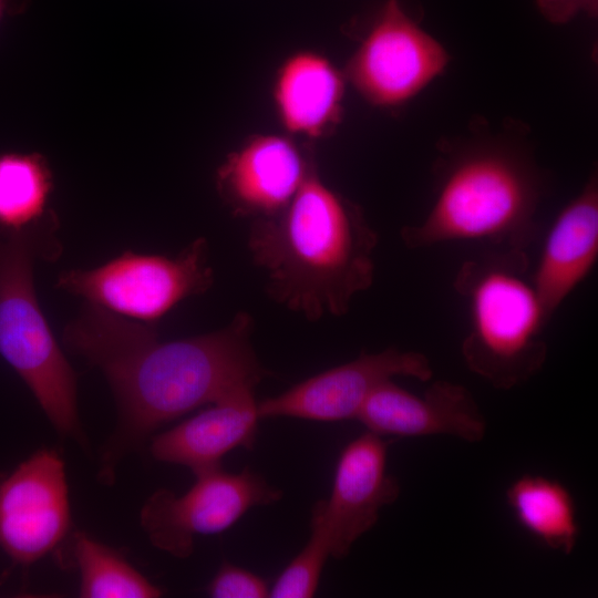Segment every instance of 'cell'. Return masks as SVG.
<instances>
[{
    "label": "cell",
    "mask_w": 598,
    "mask_h": 598,
    "mask_svg": "<svg viewBox=\"0 0 598 598\" xmlns=\"http://www.w3.org/2000/svg\"><path fill=\"white\" fill-rule=\"evenodd\" d=\"M252 317L238 312L224 328L161 341L156 323L121 317L85 302L63 330L65 346L97 367L114 393L120 423L104 472L162 424L254 386L267 371L251 346Z\"/></svg>",
    "instance_id": "6da1fadb"
},
{
    "label": "cell",
    "mask_w": 598,
    "mask_h": 598,
    "mask_svg": "<svg viewBox=\"0 0 598 598\" xmlns=\"http://www.w3.org/2000/svg\"><path fill=\"white\" fill-rule=\"evenodd\" d=\"M378 234L362 208L311 166L279 213L252 219L247 249L268 296L307 320L341 317L374 279Z\"/></svg>",
    "instance_id": "7a4b0ae2"
},
{
    "label": "cell",
    "mask_w": 598,
    "mask_h": 598,
    "mask_svg": "<svg viewBox=\"0 0 598 598\" xmlns=\"http://www.w3.org/2000/svg\"><path fill=\"white\" fill-rule=\"evenodd\" d=\"M435 171L429 213L400 231L406 247L484 241L525 250L534 240L543 177L527 150L505 140L474 141L444 152Z\"/></svg>",
    "instance_id": "3957f363"
},
{
    "label": "cell",
    "mask_w": 598,
    "mask_h": 598,
    "mask_svg": "<svg viewBox=\"0 0 598 598\" xmlns=\"http://www.w3.org/2000/svg\"><path fill=\"white\" fill-rule=\"evenodd\" d=\"M522 249H498L465 261L454 288L468 309L461 353L466 367L499 390L538 373L547 359L543 331L550 319Z\"/></svg>",
    "instance_id": "277c9868"
},
{
    "label": "cell",
    "mask_w": 598,
    "mask_h": 598,
    "mask_svg": "<svg viewBox=\"0 0 598 598\" xmlns=\"http://www.w3.org/2000/svg\"><path fill=\"white\" fill-rule=\"evenodd\" d=\"M54 213L28 228L0 227V354L25 382L60 434L81 437L76 375L38 302L34 260L62 251Z\"/></svg>",
    "instance_id": "5b68a950"
},
{
    "label": "cell",
    "mask_w": 598,
    "mask_h": 598,
    "mask_svg": "<svg viewBox=\"0 0 598 598\" xmlns=\"http://www.w3.org/2000/svg\"><path fill=\"white\" fill-rule=\"evenodd\" d=\"M208 243L198 237L174 257L125 250L92 269L62 271L55 287L115 315L156 323L214 283Z\"/></svg>",
    "instance_id": "8992f818"
},
{
    "label": "cell",
    "mask_w": 598,
    "mask_h": 598,
    "mask_svg": "<svg viewBox=\"0 0 598 598\" xmlns=\"http://www.w3.org/2000/svg\"><path fill=\"white\" fill-rule=\"evenodd\" d=\"M450 62L445 48L388 0L350 58L346 80L370 104L400 106L439 78Z\"/></svg>",
    "instance_id": "52a82bcc"
},
{
    "label": "cell",
    "mask_w": 598,
    "mask_h": 598,
    "mask_svg": "<svg viewBox=\"0 0 598 598\" xmlns=\"http://www.w3.org/2000/svg\"><path fill=\"white\" fill-rule=\"evenodd\" d=\"M281 497V491L249 468L233 474L218 467L196 474L194 485L181 496L156 491L141 511V525L153 546L187 558L195 536L221 533L250 508Z\"/></svg>",
    "instance_id": "ba28073f"
},
{
    "label": "cell",
    "mask_w": 598,
    "mask_h": 598,
    "mask_svg": "<svg viewBox=\"0 0 598 598\" xmlns=\"http://www.w3.org/2000/svg\"><path fill=\"white\" fill-rule=\"evenodd\" d=\"M389 443L370 431L349 442L340 453L329 498L313 506L311 530L337 559L349 554L377 524L380 511L400 495L398 478L386 472Z\"/></svg>",
    "instance_id": "9c48e42d"
},
{
    "label": "cell",
    "mask_w": 598,
    "mask_h": 598,
    "mask_svg": "<svg viewBox=\"0 0 598 598\" xmlns=\"http://www.w3.org/2000/svg\"><path fill=\"white\" fill-rule=\"evenodd\" d=\"M396 375L427 381L433 370L427 357L395 347L362 352L355 359L310 377L279 395L257 402L259 419L290 416L334 422L357 419L370 393Z\"/></svg>",
    "instance_id": "30bf717a"
},
{
    "label": "cell",
    "mask_w": 598,
    "mask_h": 598,
    "mask_svg": "<svg viewBox=\"0 0 598 598\" xmlns=\"http://www.w3.org/2000/svg\"><path fill=\"white\" fill-rule=\"evenodd\" d=\"M69 526L63 461L55 451H38L0 483V547L28 565L51 551Z\"/></svg>",
    "instance_id": "8fae6325"
},
{
    "label": "cell",
    "mask_w": 598,
    "mask_h": 598,
    "mask_svg": "<svg viewBox=\"0 0 598 598\" xmlns=\"http://www.w3.org/2000/svg\"><path fill=\"white\" fill-rule=\"evenodd\" d=\"M357 419L383 437L450 435L478 443L487 427L471 391L445 380L430 384L423 395L386 380L370 393Z\"/></svg>",
    "instance_id": "7c38bea8"
},
{
    "label": "cell",
    "mask_w": 598,
    "mask_h": 598,
    "mask_svg": "<svg viewBox=\"0 0 598 598\" xmlns=\"http://www.w3.org/2000/svg\"><path fill=\"white\" fill-rule=\"evenodd\" d=\"M312 165L291 140L255 135L219 165L216 189L234 216L268 217L291 202Z\"/></svg>",
    "instance_id": "4fadbf2b"
},
{
    "label": "cell",
    "mask_w": 598,
    "mask_h": 598,
    "mask_svg": "<svg viewBox=\"0 0 598 598\" xmlns=\"http://www.w3.org/2000/svg\"><path fill=\"white\" fill-rule=\"evenodd\" d=\"M254 386L231 392L197 415L153 437L151 453L161 462L187 466L196 475L220 467L236 447L251 450L258 411Z\"/></svg>",
    "instance_id": "5bb4252c"
},
{
    "label": "cell",
    "mask_w": 598,
    "mask_h": 598,
    "mask_svg": "<svg viewBox=\"0 0 598 598\" xmlns=\"http://www.w3.org/2000/svg\"><path fill=\"white\" fill-rule=\"evenodd\" d=\"M598 257V179L592 174L549 228L532 276L548 313L587 278Z\"/></svg>",
    "instance_id": "9a60e30c"
},
{
    "label": "cell",
    "mask_w": 598,
    "mask_h": 598,
    "mask_svg": "<svg viewBox=\"0 0 598 598\" xmlns=\"http://www.w3.org/2000/svg\"><path fill=\"white\" fill-rule=\"evenodd\" d=\"M346 76L324 55L300 50L277 70L272 99L285 130L319 138L331 133L343 113Z\"/></svg>",
    "instance_id": "2e32d148"
},
{
    "label": "cell",
    "mask_w": 598,
    "mask_h": 598,
    "mask_svg": "<svg viewBox=\"0 0 598 598\" xmlns=\"http://www.w3.org/2000/svg\"><path fill=\"white\" fill-rule=\"evenodd\" d=\"M505 499L516 522L548 548L569 555L580 527L575 499L559 481L524 474L507 487Z\"/></svg>",
    "instance_id": "e0dca14e"
},
{
    "label": "cell",
    "mask_w": 598,
    "mask_h": 598,
    "mask_svg": "<svg viewBox=\"0 0 598 598\" xmlns=\"http://www.w3.org/2000/svg\"><path fill=\"white\" fill-rule=\"evenodd\" d=\"M53 186L51 167L40 153L0 154V227L24 229L52 214Z\"/></svg>",
    "instance_id": "ac0fdd59"
},
{
    "label": "cell",
    "mask_w": 598,
    "mask_h": 598,
    "mask_svg": "<svg viewBox=\"0 0 598 598\" xmlns=\"http://www.w3.org/2000/svg\"><path fill=\"white\" fill-rule=\"evenodd\" d=\"M74 553L81 574V597L152 598L163 594L117 550L84 533L76 534Z\"/></svg>",
    "instance_id": "d6986e66"
},
{
    "label": "cell",
    "mask_w": 598,
    "mask_h": 598,
    "mask_svg": "<svg viewBox=\"0 0 598 598\" xmlns=\"http://www.w3.org/2000/svg\"><path fill=\"white\" fill-rule=\"evenodd\" d=\"M329 556V548L322 537L311 530L308 543L278 576L268 597H312L318 589L319 579Z\"/></svg>",
    "instance_id": "ffe728a7"
},
{
    "label": "cell",
    "mask_w": 598,
    "mask_h": 598,
    "mask_svg": "<svg viewBox=\"0 0 598 598\" xmlns=\"http://www.w3.org/2000/svg\"><path fill=\"white\" fill-rule=\"evenodd\" d=\"M207 594L214 598H262L269 589L260 576L225 561L208 584Z\"/></svg>",
    "instance_id": "44dd1931"
},
{
    "label": "cell",
    "mask_w": 598,
    "mask_h": 598,
    "mask_svg": "<svg viewBox=\"0 0 598 598\" xmlns=\"http://www.w3.org/2000/svg\"><path fill=\"white\" fill-rule=\"evenodd\" d=\"M536 6L542 16L555 24L569 22L580 12L589 17L598 13V0H536Z\"/></svg>",
    "instance_id": "7402d4cb"
},
{
    "label": "cell",
    "mask_w": 598,
    "mask_h": 598,
    "mask_svg": "<svg viewBox=\"0 0 598 598\" xmlns=\"http://www.w3.org/2000/svg\"><path fill=\"white\" fill-rule=\"evenodd\" d=\"M9 3V0H0V22L4 18L6 13L10 11Z\"/></svg>",
    "instance_id": "603a6c76"
}]
</instances>
